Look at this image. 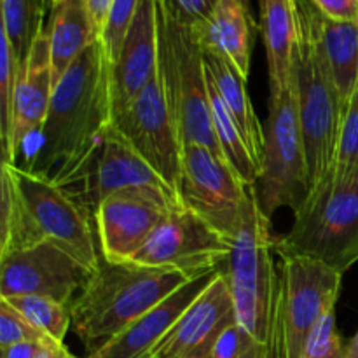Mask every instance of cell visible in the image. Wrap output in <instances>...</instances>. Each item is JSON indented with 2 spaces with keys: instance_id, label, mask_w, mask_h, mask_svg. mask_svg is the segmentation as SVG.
I'll return each mask as SVG.
<instances>
[{
  "instance_id": "obj_1",
  "label": "cell",
  "mask_w": 358,
  "mask_h": 358,
  "mask_svg": "<svg viewBox=\"0 0 358 358\" xmlns=\"http://www.w3.org/2000/svg\"><path fill=\"white\" fill-rule=\"evenodd\" d=\"M110 62L96 41L70 65L52 91L27 170L52 177L112 124ZM24 168V166H23Z\"/></svg>"
},
{
  "instance_id": "obj_2",
  "label": "cell",
  "mask_w": 358,
  "mask_h": 358,
  "mask_svg": "<svg viewBox=\"0 0 358 358\" xmlns=\"http://www.w3.org/2000/svg\"><path fill=\"white\" fill-rule=\"evenodd\" d=\"M192 278L175 269L101 259L70 304L73 332L87 352H96Z\"/></svg>"
},
{
  "instance_id": "obj_3",
  "label": "cell",
  "mask_w": 358,
  "mask_h": 358,
  "mask_svg": "<svg viewBox=\"0 0 358 358\" xmlns=\"http://www.w3.org/2000/svg\"><path fill=\"white\" fill-rule=\"evenodd\" d=\"M273 248L280 257H310L345 275L358 262V175L338 177L329 170Z\"/></svg>"
},
{
  "instance_id": "obj_4",
  "label": "cell",
  "mask_w": 358,
  "mask_h": 358,
  "mask_svg": "<svg viewBox=\"0 0 358 358\" xmlns=\"http://www.w3.org/2000/svg\"><path fill=\"white\" fill-rule=\"evenodd\" d=\"M157 30L159 76L182 145H203L222 154L213 129L208 73L198 35L173 20L161 3H157Z\"/></svg>"
},
{
  "instance_id": "obj_5",
  "label": "cell",
  "mask_w": 358,
  "mask_h": 358,
  "mask_svg": "<svg viewBox=\"0 0 358 358\" xmlns=\"http://www.w3.org/2000/svg\"><path fill=\"white\" fill-rule=\"evenodd\" d=\"M273 236L269 219L259 203L255 185L250 189L240 229L220 271L229 283L236 320L264 345L271 346L278 275L273 264Z\"/></svg>"
},
{
  "instance_id": "obj_6",
  "label": "cell",
  "mask_w": 358,
  "mask_h": 358,
  "mask_svg": "<svg viewBox=\"0 0 358 358\" xmlns=\"http://www.w3.org/2000/svg\"><path fill=\"white\" fill-rule=\"evenodd\" d=\"M297 7L299 37L294 51L292 86L306 150L311 191L329 173L336 161L345 105L315 41L304 14L303 0H297Z\"/></svg>"
},
{
  "instance_id": "obj_7",
  "label": "cell",
  "mask_w": 358,
  "mask_h": 358,
  "mask_svg": "<svg viewBox=\"0 0 358 358\" xmlns=\"http://www.w3.org/2000/svg\"><path fill=\"white\" fill-rule=\"evenodd\" d=\"M51 178L91 220L103 199L126 189H147L178 199L177 192L140 157L114 124L101 129L86 149L59 166Z\"/></svg>"
},
{
  "instance_id": "obj_8",
  "label": "cell",
  "mask_w": 358,
  "mask_h": 358,
  "mask_svg": "<svg viewBox=\"0 0 358 358\" xmlns=\"http://www.w3.org/2000/svg\"><path fill=\"white\" fill-rule=\"evenodd\" d=\"M343 275L331 266L301 255H283L269 358H303L320 318L336 310Z\"/></svg>"
},
{
  "instance_id": "obj_9",
  "label": "cell",
  "mask_w": 358,
  "mask_h": 358,
  "mask_svg": "<svg viewBox=\"0 0 358 358\" xmlns=\"http://www.w3.org/2000/svg\"><path fill=\"white\" fill-rule=\"evenodd\" d=\"M269 91V115L255 191L262 212L271 219L278 208L296 212L303 205L310 194V177L294 86Z\"/></svg>"
},
{
  "instance_id": "obj_10",
  "label": "cell",
  "mask_w": 358,
  "mask_h": 358,
  "mask_svg": "<svg viewBox=\"0 0 358 358\" xmlns=\"http://www.w3.org/2000/svg\"><path fill=\"white\" fill-rule=\"evenodd\" d=\"M2 168L9 173L41 240L55 243L93 273L101 255L90 215L51 177L3 161Z\"/></svg>"
},
{
  "instance_id": "obj_11",
  "label": "cell",
  "mask_w": 358,
  "mask_h": 358,
  "mask_svg": "<svg viewBox=\"0 0 358 358\" xmlns=\"http://www.w3.org/2000/svg\"><path fill=\"white\" fill-rule=\"evenodd\" d=\"M250 189L222 154L203 145H184L178 199L227 240L233 241L240 229Z\"/></svg>"
},
{
  "instance_id": "obj_12",
  "label": "cell",
  "mask_w": 358,
  "mask_h": 358,
  "mask_svg": "<svg viewBox=\"0 0 358 358\" xmlns=\"http://www.w3.org/2000/svg\"><path fill=\"white\" fill-rule=\"evenodd\" d=\"M231 248L233 241L194 212L177 206L166 213L131 262L199 276L222 269Z\"/></svg>"
},
{
  "instance_id": "obj_13",
  "label": "cell",
  "mask_w": 358,
  "mask_h": 358,
  "mask_svg": "<svg viewBox=\"0 0 358 358\" xmlns=\"http://www.w3.org/2000/svg\"><path fill=\"white\" fill-rule=\"evenodd\" d=\"M112 124L131 143L140 157L177 192L184 145L166 100L159 70L135 101L112 119Z\"/></svg>"
},
{
  "instance_id": "obj_14",
  "label": "cell",
  "mask_w": 358,
  "mask_h": 358,
  "mask_svg": "<svg viewBox=\"0 0 358 358\" xmlns=\"http://www.w3.org/2000/svg\"><path fill=\"white\" fill-rule=\"evenodd\" d=\"M178 199L147 189H126L98 206L93 226L103 261L131 262Z\"/></svg>"
},
{
  "instance_id": "obj_15",
  "label": "cell",
  "mask_w": 358,
  "mask_h": 358,
  "mask_svg": "<svg viewBox=\"0 0 358 358\" xmlns=\"http://www.w3.org/2000/svg\"><path fill=\"white\" fill-rule=\"evenodd\" d=\"M90 276L72 255L42 241L0 257V297L42 296L70 306Z\"/></svg>"
},
{
  "instance_id": "obj_16",
  "label": "cell",
  "mask_w": 358,
  "mask_h": 358,
  "mask_svg": "<svg viewBox=\"0 0 358 358\" xmlns=\"http://www.w3.org/2000/svg\"><path fill=\"white\" fill-rule=\"evenodd\" d=\"M233 322V296L220 271L145 358H210L217 339Z\"/></svg>"
},
{
  "instance_id": "obj_17",
  "label": "cell",
  "mask_w": 358,
  "mask_h": 358,
  "mask_svg": "<svg viewBox=\"0 0 358 358\" xmlns=\"http://www.w3.org/2000/svg\"><path fill=\"white\" fill-rule=\"evenodd\" d=\"M159 70L157 2L140 0L117 58L110 63V96L114 117L124 112ZM112 117V119H114Z\"/></svg>"
},
{
  "instance_id": "obj_18",
  "label": "cell",
  "mask_w": 358,
  "mask_h": 358,
  "mask_svg": "<svg viewBox=\"0 0 358 358\" xmlns=\"http://www.w3.org/2000/svg\"><path fill=\"white\" fill-rule=\"evenodd\" d=\"M55 80H52L51 49H49L48 28L38 34L21 65L14 90L13 124H10L9 142L2 149L3 163L17 164L24 143L41 133L51 103Z\"/></svg>"
},
{
  "instance_id": "obj_19",
  "label": "cell",
  "mask_w": 358,
  "mask_h": 358,
  "mask_svg": "<svg viewBox=\"0 0 358 358\" xmlns=\"http://www.w3.org/2000/svg\"><path fill=\"white\" fill-rule=\"evenodd\" d=\"M219 273L220 269H213L189 280L170 297L133 322L117 338L90 353L87 358H145L177 324L185 310L208 289Z\"/></svg>"
},
{
  "instance_id": "obj_20",
  "label": "cell",
  "mask_w": 358,
  "mask_h": 358,
  "mask_svg": "<svg viewBox=\"0 0 358 358\" xmlns=\"http://www.w3.org/2000/svg\"><path fill=\"white\" fill-rule=\"evenodd\" d=\"M303 9L346 112L358 90V21L331 20L310 0H303Z\"/></svg>"
},
{
  "instance_id": "obj_21",
  "label": "cell",
  "mask_w": 358,
  "mask_h": 358,
  "mask_svg": "<svg viewBox=\"0 0 358 358\" xmlns=\"http://www.w3.org/2000/svg\"><path fill=\"white\" fill-rule=\"evenodd\" d=\"M194 31L203 49L226 56L248 79L254 45V21L248 0H217L208 20Z\"/></svg>"
},
{
  "instance_id": "obj_22",
  "label": "cell",
  "mask_w": 358,
  "mask_h": 358,
  "mask_svg": "<svg viewBox=\"0 0 358 358\" xmlns=\"http://www.w3.org/2000/svg\"><path fill=\"white\" fill-rule=\"evenodd\" d=\"M259 3L269 90H283L292 84L294 51L299 37V7L297 0H259Z\"/></svg>"
},
{
  "instance_id": "obj_23",
  "label": "cell",
  "mask_w": 358,
  "mask_h": 358,
  "mask_svg": "<svg viewBox=\"0 0 358 358\" xmlns=\"http://www.w3.org/2000/svg\"><path fill=\"white\" fill-rule=\"evenodd\" d=\"M55 86L73 62L98 41L84 0H56L45 24Z\"/></svg>"
},
{
  "instance_id": "obj_24",
  "label": "cell",
  "mask_w": 358,
  "mask_h": 358,
  "mask_svg": "<svg viewBox=\"0 0 358 358\" xmlns=\"http://www.w3.org/2000/svg\"><path fill=\"white\" fill-rule=\"evenodd\" d=\"M205 65L210 77L213 79L220 98L226 103L227 110L236 121L238 128L243 133L252 154L261 170L262 150H264V126L255 112L254 103L247 91V79L236 70V66L226 58L210 49H203Z\"/></svg>"
},
{
  "instance_id": "obj_25",
  "label": "cell",
  "mask_w": 358,
  "mask_h": 358,
  "mask_svg": "<svg viewBox=\"0 0 358 358\" xmlns=\"http://www.w3.org/2000/svg\"><path fill=\"white\" fill-rule=\"evenodd\" d=\"M208 73V70H206ZM208 98H210V110H212V121L213 129H215V136L219 140V145L222 149L224 157L229 161L231 166L236 170L240 175L241 180L248 185L254 187L259 180V164L255 161L254 154H252L250 147H248L247 140H245L243 133L238 128L236 121L233 115L227 110L226 103L220 98L219 91H217L213 79L208 73Z\"/></svg>"
},
{
  "instance_id": "obj_26",
  "label": "cell",
  "mask_w": 358,
  "mask_h": 358,
  "mask_svg": "<svg viewBox=\"0 0 358 358\" xmlns=\"http://www.w3.org/2000/svg\"><path fill=\"white\" fill-rule=\"evenodd\" d=\"M0 257L42 243L9 173L0 168Z\"/></svg>"
},
{
  "instance_id": "obj_27",
  "label": "cell",
  "mask_w": 358,
  "mask_h": 358,
  "mask_svg": "<svg viewBox=\"0 0 358 358\" xmlns=\"http://www.w3.org/2000/svg\"><path fill=\"white\" fill-rule=\"evenodd\" d=\"M45 16L38 0H2L0 30L9 38L20 65H23L35 38L45 28Z\"/></svg>"
},
{
  "instance_id": "obj_28",
  "label": "cell",
  "mask_w": 358,
  "mask_h": 358,
  "mask_svg": "<svg viewBox=\"0 0 358 358\" xmlns=\"http://www.w3.org/2000/svg\"><path fill=\"white\" fill-rule=\"evenodd\" d=\"M0 299L7 301L17 313L23 315L34 327L49 336L52 341L63 345L66 332L72 327L70 306L42 296H14Z\"/></svg>"
},
{
  "instance_id": "obj_29",
  "label": "cell",
  "mask_w": 358,
  "mask_h": 358,
  "mask_svg": "<svg viewBox=\"0 0 358 358\" xmlns=\"http://www.w3.org/2000/svg\"><path fill=\"white\" fill-rule=\"evenodd\" d=\"M21 65L14 56L9 38L0 30V142H2V149L9 142L10 124H13L14 90H16Z\"/></svg>"
},
{
  "instance_id": "obj_30",
  "label": "cell",
  "mask_w": 358,
  "mask_h": 358,
  "mask_svg": "<svg viewBox=\"0 0 358 358\" xmlns=\"http://www.w3.org/2000/svg\"><path fill=\"white\" fill-rule=\"evenodd\" d=\"M332 173L338 177L358 175V90L346 107Z\"/></svg>"
},
{
  "instance_id": "obj_31",
  "label": "cell",
  "mask_w": 358,
  "mask_h": 358,
  "mask_svg": "<svg viewBox=\"0 0 358 358\" xmlns=\"http://www.w3.org/2000/svg\"><path fill=\"white\" fill-rule=\"evenodd\" d=\"M271 346L255 339L240 322H233L217 339L210 358H269Z\"/></svg>"
},
{
  "instance_id": "obj_32",
  "label": "cell",
  "mask_w": 358,
  "mask_h": 358,
  "mask_svg": "<svg viewBox=\"0 0 358 358\" xmlns=\"http://www.w3.org/2000/svg\"><path fill=\"white\" fill-rule=\"evenodd\" d=\"M37 341L44 345H62L38 331L21 313H17L7 301L0 299V350L9 348L16 343Z\"/></svg>"
},
{
  "instance_id": "obj_33",
  "label": "cell",
  "mask_w": 358,
  "mask_h": 358,
  "mask_svg": "<svg viewBox=\"0 0 358 358\" xmlns=\"http://www.w3.org/2000/svg\"><path fill=\"white\" fill-rule=\"evenodd\" d=\"M303 358H346V343L336 324V310L320 318L308 339Z\"/></svg>"
},
{
  "instance_id": "obj_34",
  "label": "cell",
  "mask_w": 358,
  "mask_h": 358,
  "mask_svg": "<svg viewBox=\"0 0 358 358\" xmlns=\"http://www.w3.org/2000/svg\"><path fill=\"white\" fill-rule=\"evenodd\" d=\"M138 3L140 0H114V3H112L107 27H105L103 35L100 38L101 48H103L110 63H114L119 51H121L129 24L135 17L136 9H138Z\"/></svg>"
},
{
  "instance_id": "obj_35",
  "label": "cell",
  "mask_w": 358,
  "mask_h": 358,
  "mask_svg": "<svg viewBox=\"0 0 358 358\" xmlns=\"http://www.w3.org/2000/svg\"><path fill=\"white\" fill-rule=\"evenodd\" d=\"M157 3H161L178 23L196 30L208 20L217 0H161Z\"/></svg>"
},
{
  "instance_id": "obj_36",
  "label": "cell",
  "mask_w": 358,
  "mask_h": 358,
  "mask_svg": "<svg viewBox=\"0 0 358 358\" xmlns=\"http://www.w3.org/2000/svg\"><path fill=\"white\" fill-rule=\"evenodd\" d=\"M315 9L336 21H358V0H310Z\"/></svg>"
},
{
  "instance_id": "obj_37",
  "label": "cell",
  "mask_w": 358,
  "mask_h": 358,
  "mask_svg": "<svg viewBox=\"0 0 358 358\" xmlns=\"http://www.w3.org/2000/svg\"><path fill=\"white\" fill-rule=\"evenodd\" d=\"M84 2H86L91 21H93L94 34H96L98 41H100L101 35H103L105 27H107V21H108V16H110L114 0H84Z\"/></svg>"
},
{
  "instance_id": "obj_38",
  "label": "cell",
  "mask_w": 358,
  "mask_h": 358,
  "mask_svg": "<svg viewBox=\"0 0 358 358\" xmlns=\"http://www.w3.org/2000/svg\"><path fill=\"white\" fill-rule=\"evenodd\" d=\"M55 346L59 345H44V343L27 341L16 343V345L0 350V352H2V358H38L45 350L55 348Z\"/></svg>"
},
{
  "instance_id": "obj_39",
  "label": "cell",
  "mask_w": 358,
  "mask_h": 358,
  "mask_svg": "<svg viewBox=\"0 0 358 358\" xmlns=\"http://www.w3.org/2000/svg\"><path fill=\"white\" fill-rule=\"evenodd\" d=\"M38 358H79V357L70 353L65 345H59V346H55V348H48Z\"/></svg>"
},
{
  "instance_id": "obj_40",
  "label": "cell",
  "mask_w": 358,
  "mask_h": 358,
  "mask_svg": "<svg viewBox=\"0 0 358 358\" xmlns=\"http://www.w3.org/2000/svg\"><path fill=\"white\" fill-rule=\"evenodd\" d=\"M38 3H41L42 7H44L45 14H51V0H38Z\"/></svg>"
},
{
  "instance_id": "obj_41",
  "label": "cell",
  "mask_w": 358,
  "mask_h": 358,
  "mask_svg": "<svg viewBox=\"0 0 358 358\" xmlns=\"http://www.w3.org/2000/svg\"><path fill=\"white\" fill-rule=\"evenodd\" d=\"M55 2H56V0H51V9H52V6H55Z\"/></svg>"
},
{
  "instance_id": "obj_42",
  "label": "cell",
  "mask_w": 358,
  "mask_h": 358,
  "mask_svg": "<svg viewBox=\"0 0 358 358\" xmlns=\"http://www.w3.org/2000/svg\"><path fill=\"white\" fill-rule=\"evenodd\" d=\"M157 2H161V0H157Z\"/></svg>"
}]
</instances>
